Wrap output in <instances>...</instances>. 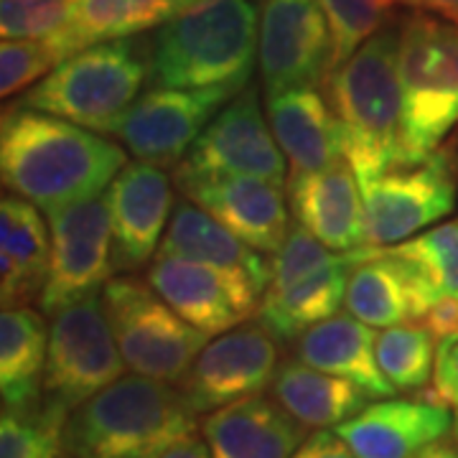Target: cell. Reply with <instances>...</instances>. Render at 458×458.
<instances>
[{"instance_id": "cell-1", "label": "cell", "mask_w": 458, "mask_h": 458, "mask_svg": "<svg viewBox=\"0 0 458 458\" xmlns=\"http://www.w3.org/2000/svg\"><path fill=\"white\" fill-rule=\"evenodd\" d=\"M128 164V156L102 132L64 117L11 105L0 125V179L41 212L99 197Z\"/></svg>"}, {"instance_id": "cell-2", "label": "cell", "mask_w": 458, "mask_h": 458, "mask_svg": "<svg viewBox=\"0 0 458 458\" xmlns=\"http://www.w3.org/2000/svg\"><path fill=\"white\" fill-rule=\"evenodd\" d=\"M260 0H201L156 29L150 82L181 89L242 92L255 72Z\"/></svg>"}, {"instance_id": "cell-3", "label": "cell", "mask_w": 458, "mask_h": 458, "mask_svg": "<svg viewBox=\"0 0 458 458\" xmlns=\"http://www.w3.org/2000/svg\"><path fill=\"white\" fill-rule=\"evenodd\" d=\"M327 98L342 128L344 158L369 181L403 158L400 26L387 23L327 80Z\"/></svg>"}, {"instance_id": "cell-4", "label": "cell", "mask_w": 458, "mask_h": 458, "mask_svg": "<svg viewBox=\"0 0 458 458\" xmlns=\"http://www.w3.org/2000/svg\"><path fill=\"white\" fill-rule=\"evenodd\" d=\"M197 410L171 382L123 375L66 418L69 458H153L197 433Z\"/></svg>"}, {"instance_id": "cell-5", "label": "cell", "mask_w": 458, "mask_h": 458, "mask_svg": "<svg viewBox=\"0 0 458 458\" xmlns=\"http://www.w3.org/2000/svg\"><path fill=\"white\" fill-rule=\"evenodd\" d=\"M150 77L148 54L131 38L102 41L66 56L18 105L114 135Z\"/></svg>"}, {"instance_id": "cell-6", "label": "cell", "mask_w": 458, "mask_h": 458, "mask_svg": "<svg viewBox=\"0 0 458 458\" xmlns=\"http://www.w3.org/2000/svg\"><path fill=\"white\" fill-rule=\"evenodd\" d=\"M403 158L433 156L458 125V23L412 13L400 23Z\"/></svg>"}, {"instance_id": "cell-7", "label": "cell", "mask_w": 458, "mask_h": 458, "mask_svg": "<svg viewBox=\"0 0 458 458\" xmlns=\"http://www.w3.org/2000/svg\"><path fill=\"white\" fill-rule=\"evenodd\" d=\"M123 360L135 375L179 385L189 375L209 334L191 327L138 276H120L102 288Z\"/></svg>"}, {"instance_id": "cell-8", "label": "cell", "mask_w": 458, "mask_h": 458, "mask_svg": "<svg viewBox=\"0 0 458 458\" xmlns=\"http://www.w3.org/2000/svg\"><path fill=\"white\" fill-rule=\"evenodd\" d=\"M125 367L102 293L69 303L51 316L44 405L72 415L125 375Z\"/></svg>"}, {"instance_id": "cell-9", "label": "cell", "mask_w": 458, "mask_h": 458, "mask_svg": "<svg viewBox=\"0 0 458 458\" xmlns=\"http://www.w3.org/2000/svg\"><path fill=\"white\" fill-rule=\"evenodd\" d=\"M364 197L367 245L393 247L441 222L456 207L458 165L451 153L436 150L423 161L387 168L360 181Z\"/></svg>"}, {"instance_id": "cell-10", "label": "cell", "mask_w": 458, "mask_h": 458, "mask_svg": "<svg viewBox=\"0 0 458 458\" xmlns=\"http://www.w3.org/2000/svg\"><path fill=\"white\" fill-rule=\"evenodd\" d=\"M51 229V262L41 311L54 316L69 303L98 295L117 273L114 237L105 194L47 214Z\"/></svg>"}, {"instance_id": "cell-11", "label": "cell", "mask_w": 458, "mask_h": 458, "mask_svg": "<svg viewBox=\"0 0 458 458\" xmlns=\"http://www.w3.org/2000/svg\"><path fill=\"white\" fill-rule=\"evenodd\" d=\"M258 69L267 98L295 87L327 84L331 74V29L318 0L262 3Z\"/></svg>"}, {"instance_id": "cell-12", "label": "cell", "mask_w": 458, "mask_h": 458, "mask_svg": "<svg viewBox=\"0 0 458 458\" xmlns=\"http://www.w3.org/2000/svg\"><path fill=\"white\" fill-rule=\"evenodd\" d=\"M278 339L258 324H240L209 342L179 382L186 403L201 412L262 394L278 375Z\"/></svg>"}, {"instance_id": "cell-13", "label": "cell", "mask_w": 458, "mask_h": 458, "mask_svg": "<svg viewBox=\"0 0 458 458\" xmlns=\"http://www.w3.org/2000/svg\"><path fill=\"white\" fill-rule=\"evenodd\" d=\"M146 278L174 311L209 336L247 324L260 309L262 288L242 270L156 255Z\"/></svg>"}, {"instance_id": "cell-14", "label": "cell", "mask_w": 458, "mask_h": 458, "mask_svg": "<svg viewBox=\"0 0 458 458\" xmlns=\"http://www.w3.org/2000/svg\"><path fill=\"white\" fill-rule=\"evenodd\" d=\"M176 168L199 174H245L283 186L288 181V158L262 114L258 89L247 84L229 99Z\"/></svg>"}, {"instance_id": "cell-15", "label": "cell", "mask_w": 458, "mask_h": 458, "mask_svg": "<svg viewBox=\"0 0 458 458\" xmlns=\"http://www.w3.org/2000/svg\"><path fill=\"white\" fill-rule=\"evenodd\" d=\"M232 98L222 89L153 87L132 102L114 135L138 161L179 165Z\"/></svg>"}, {"instance_id": "cell-16", "label": "cell", "mask_w": 458, "mask_h": 458, "mask_svg": "<svg viewBox=\"0 0 458 458\" xmlns=\"http://www.w3.org/2000/svg\"><path fill=\"white\" fill-rule=\"evenodd\" d=\"M176 183L183 197L260 252L276 255L291 232L283 191L270 181L245 174H199L176 168Z\"/></svg>"}, {"instance_id": "cell-17", "label": "cell", "mask_w": 458, "mask_h": 458, "mask_svg": "<svg viewBox=\"0 0 458 458\" xmlns=\"http://www.w3.org/2000/svg\"><path fill=\"white\" fill-rule=\"evenodd\" d=\"M114 237L117 270H135L158 255L174 214V189L161 165L132 161L105 191Z\"/></svg>"}, {"instance_id": "cell-18", "label": "cell", "mask_w": 458, "mask_h": 458, "mask_svg": "<svg viewBox=\"0 0 458 458\" xmlns=\"http://www.w3.org/2000/svg\"><path fill=\"white\" fill-rule=\"evenodd\" d=\"M288 204L298 225L331 250L369 247L360 179L346 158L316 171H293L288 176Z\"/></svg>"}, {"instance_id": "cell-19", "label": "cell", "mask_w": 458, "mask_h": 458, "mask_svg": "<svg viewBox=\"0 0 458 458\" xmlns=\"http://www.w3.org/2000/svg\"><path fill=\"white\" fill-rule=\"evenodd\" d=\"M451 426L454 415L443 403L385 397L334 430L357 458H415Z\"/></svg>"}, {"instance_id": "cell-20", "label": "cell", "mask_w": 458, "mask_h": 458, "mask_svg": "<svg viewBox=\"0 0 458 458\" xmlns=\"http://www.w3.org/2000/svg\"><path fill=\"white\" fill-rule=\"evenodd\" d=\"M379 252V247H360L321 270L267 283L260 298L258 321L278 342H293L311 327L339 313L352 270L360 262L377 258Z\"/></svg>"}, {"instance_id": "cell-21", "label": "cell", "mask_w": 458, "mask_h": 458, "mask_svg": "<svg viewBox=\"0 0 458 458\" xmlns=\"http://www.w3.org/2000/svg\"><path fill=\"white\" fill-rule=\"evenodd\" d=\"M438 298V288L412 262L382 250L352 270L344 306L367 327L387 328L418 321Z\"/></svg>"}, {"instance_id": "cell-22", "label": "cell", "mask_w": 458, "mask_h": 458, "mask_svg": "<svg viewBox=\"0 0 458 458\" xmlns=\"http://www.w3.org/2000/svg\"><path fill=\"white\" fill-rule=\"evenodd\" d=\"M309 428L265 394L214 410L201 423V438L212 458H291Z\"/></svg>"}, {"instance_id": "cell-23", "label": "cell", "mask_w": 458, "mask_h": 458, "mask_svg": "<svg viewBox=\"0 0 458 458\" xmlns=\"http://www.w3.org/2000/svg\"><path fill=\"white\" fill-rule=\"evenodd\" d=\"M51 262V229L31 201L5 194L0 201V301L3 309L41 298Z\"/></svg>"}, {"instance_id": "cell-24", "label": "cell", "mask_w": 458, "mask_h": 458, "mask_svg": "<svg viewBox=\"0 0 458 458\" xmlns=\"http://www.w3.org/2000/svg\"><path fill=\"white\" fill-rule=\"evenodd\" d=\"M267 123L293 171H316L344 158L339 120L318 87H295L267 98Z\"/></svg>"}, {"instance_id": "cell-25", "label": "cell", "mask_w": 458, "mask_h": 458, "mask_svg": "<svg viewBox=\"0 0 458 458\" xmlns=\"http://www.w3.org/2000/svg\"><path fill=\"white\" fill-rule=\"evenodd\" d=\"M295 357L316 369L352 379L377 400L397 393L377 360V334L352 313H336L301 334L295 339Z\"/></svg>"}, {"instance_id": "cell-26", "label": "cell", "mask_w": 458, "mask_h": 458, "mask_svg": "<svg viewBox=\"0 0 458 458\" xmlns=\"http://www.w3.org/2000/svg\"><path fill=\"white\" fill-rule=\"evenodd\" d=\"M197 3L201 0H72L66 26L49 41L66 59L102 41L161 29Z\"/></svg>"}, {"instance_id": "cell-27", "label": "cell", "mask_w": 458, "mask_h": 458, "mask_svg": "<svg viewBox=\"0 0 458 458\" xmlns=\"http://www.w3.org/2000/svg\"><path fill=\"white\" fill-rule=\"evenodd\" d=\"M158 255L242 270L260 285L262 293L270 283V262L262 258L260 250L247 245L191 199H183L174 207Z\"/></svg>"}, {"instance_id": "cell-28", "label": "cell", "mask_w": 458, "mask_h": 458, "mask_svg": "<svg viewBox=\"0 0 458 458\" xmlns=\"http://www.w3.org/2000/svg\"><path fill=\"white\" fill-rule=\"evenodd\" d=\"M280 408L288 410L295 420L309 430L342 426L369 405V394L352 379L316 369L295 360L283 361L270 385Z\"/></svg>"}, {"instance_id": "cell-29", "label": "cell", "mask_w": 458, "mask_h": 458, "mask_svg": "<svg viewBox=\"0 0 458 458\" xmlns=\"http://www.w3.org/2000/svg\"><path fill=\"white\" fill-rule=\"evenodd\" d=\"M49 327L31 306L0 313V393L3 410H33L44 403Z\"/></svg>"}, {"instance_id": "cell-30", "label": "cell", "mask_w": 458, "mask_h": 458, "mask_svg": "<svg viewBox=\"0 0 458 458\" xmlns=\"http://www.w3.org/2000/svg\"><path fill=\"white\" fill-rule=\"evenodd\" d=\"M436 339L408 321L377 334V360L394 390H423L436 372Z\"/></svg>"}, {"instance_id": "cell-31", "label": "cell", "mask_w": 458, "mask_h": 458, "mask_svg": "<svg viewBox=\"0 0 458 458\" xmlns=\"http://www.w3.org/2000/svg\"><path fill=\"white\" fill-rule=\"evenodd\" d=\"M66 418L44 403L33 410H3L0 458H62Z\"/></svg>"}, {"instance_id": "cell-32", "label": "cell", "mask_w": 458, "mask_h": 458, "mask_svg": "<svg viewBox=\"0 0 458 458\" xmlns=\"http://www.w3.org/2000/svg\"><path fill=\"white\" fill-rule=\"evenodd\" d=\"M331 29V72L387 26L403 0H318Z\"/></svg>"}, {"instance_id": "cell-33", "label": "cell", "mask_w": 458, "mask_h": 458, "mask_svg": "<svg viewBox=\"0 0 458 458\" xmlns=\"http://www.w3.org/2000/svg\"><path fill=\"white\" fill-rule=\"evenodd\" d=\"M385 250L412 262L441 295H458V216Z\"/></svg>"}, {"instance_id": "cell-34", "label": "cell", "mask_w": 458, "mask_h": 458, "mask_svg": "<svg viewBox=\"0 0 458 458\" xmlns=\"http://www.w3.org/2000/svg\"><path fill=\"white\" fill-rule=\"evenodd\" d=\"M64 62L49 38H3L0 47V95L13 98L41 82L54 66Z\"/></svg>"}, {"instance_id": "cell-35", "label": "cell", "mask_w": 458, "mask_h": 458, "mask_svg": "<svg viewBox=\"0 0 458 458\" xmlns=\"http://www.w3.org/2000/svg\"><path fill=\"white\" fill-rule=\"evenodd\" d=\"M72 0H0L3 38H51L69 21Z\"/></svg>"}, {"instance_id": "cell-36", "label": "cell", "mask_w": 458, "mask_h": 458, "mask_svg": "<svg viewBox=\"0 0 458 458\" xmlns=\"http://www.w3.org/2000/svg\"><path fill=\"white\" fill-rule=\"evenodd\" d=\"M415 324L430 331L438 346L458 342V295H441Z\"/></svg>"}, {"instance_id": "cell-37", "label": "cell", "mask_w": 458, "mask_h": 458, "mask_svg": "<svg viewBox=\"0 0 458 458\" xmlns=\"http://www.w3.org/2000/svg\"><path fill=\"white\" fill-rule=\"evenodd\" d=\"M428 400L458 408V342L438 346L433 390L428 393Z\"/></svg>"}, {"instance_id": "cell-38", "label": "cell", "mask_w": 458, "mask_h": 458, "mask_svg": "<svg viewBox=\"0 0 458 458\" xmlns=\"http://www.w3.org/2000/svg\"><path fill=\"white\" fill-rule=\"evenodd\" d=\"M291 458H357L334 428L311 433Z\"/></svg>"}, {"instance_id": "cell-39", "label": "cell", "mask_w": 458, "mask_h": 458, "mask_svg": "<svg viewBox=\"0 0 458 458\" xmlns=\"http://www.w3.org/2000/svg\"><path fill=\"white\" fill-rule=\"evenodd\" d=\"M153 458H212V454H209V445L204 438H199L197 433H189L171 445H165L164 451Z\"/></svg>"}, {"instance_id": "cell-40", "label": "cell", "mask_w": 458, "mask_h": 458, "mask_svg": "<svg viewBox=\"0 0 458 458\" xmlns=\"http://www.w3.org/2000/svg\"><path fill=\"white\" fill-rule=\"evenodd\" d=\"M403 3L415 8V11H423V13H430V16L458 23V0H403Z\"/></svg>"}, {"instance_id": "cell-41", "label": "cell", "mask_w": 458, "mask_h": 458, "mask_svg": "<svg viewBox=\"0 0 458 458\" xmlns=\"http://www.w3.org/2000/svg\"><path fill=\"white\" fill-rule=\"evenodd\" d=\"M415 458H458V443L441 438V441L426 445Z\"/></svg>"}, {"instance_id": "cell-42", "label": "cell", "mask_w": 458, "mask_h": 458, "mask_svg": "<svg viewBox=\"0 0 458 458\" xmlns=\"http://www.w3.org/2000/svg\"><path fill=\"white\" fill-rule=\"evenodd\" d=\"M454 430H456V438H458V408H456V415H454Z\"/></svg>"}]
</instances>
